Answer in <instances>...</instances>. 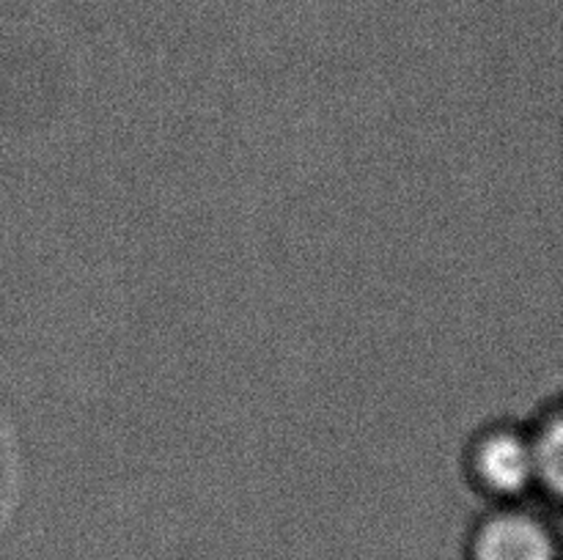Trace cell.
Listing matches in <instances>:
<instances>
[{
	"label": "cell",
	"instance_id": "cell-1",
	"mask_svg": "<svg viewBox=\"0 0 563 560\" xmlns=\"http://www.w3.org/2000/svg\"><path fill=\"white\" fill-rule=\"evenodd\" d=\"M460 478L478 505L539 500V461L531 421L493 417L478 423L462 443Z\"/></svg>",
	"mask_w": 563,
	"mask_h": 560
},
{
	"label": "cell",
	"instance_id": "cell-2",
	"mask_svg": "<svg viewBox=\"0 0 563 560\" xmlns=\"http://www.w3.org/2000/svg\"><path fill=\"white\" fill-rule=\"evenodd\" d=\"M462 560H563V533L542 500L478 505L462 533Z\"/></svg>",
	"mask_w": 563,
	"mask_h": 560
},
{
	"label": "cell",
	"instance_id": "cell-3",
	"mask_svg": "<svg viewBox=\"0 0 563 560\" xmlns=\"http://www.w3.org/2000/svg\"><path fill=\"white\" fill-rule=\"evenodd\" d=\"M539 461V500L563 516V393L544 401L531 417Z\"/></svg>",
	"mask_w": 563,
	"mask_h": 560
}]
</instances>
